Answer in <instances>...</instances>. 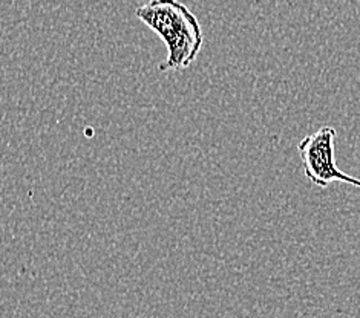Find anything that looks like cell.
<instances>
[{
    "label": "cell",
    "instance_id": "1",
    "mask_svg": "<svg viewBox=\"0 0 360 318\" xmlns=\"http://www.w3.org/2000/svg\"><path fill=\"white\" fill-rule=\"evenodd\" d=\"M135 15L165 41L167 57L160 72L186 69L202 48V29L196 15L178 0H152L135 10Z\"/></svg>",
    "mask_w": 360,
    "mask_h": 318
},
{
    "label": "cell",
    "instance_id": "2",
    "mask_svg": "<svg viewBox=\"0 0 360 318\" xmlns=\"http://www.w3.org/2000/svg\"><path fill=\"white\" fill-rule=\"evenodd\" d=\"M334 140H336V128L322 126L299 143L297 152L301 154L304 173L308 180L322 188L334 183L356 185L357 178L347 175L336 164Z\"/></svg>",
    "mask_w": 360,
    "mask_h": 318
},
{
    "label": "cell",
    "instance_id": "3",
    "mask_svg": "<svg viewBox=\"0 0 360 318\" xmlns=\"http://www.w3.org/2000/svg\"><path fill=\"white\" fill-rule=\"evenodd\" d=\"M356 187H359V188H360V179H357V183H356Z\"/></svg>",
    "mask_w": 360,
    "mask_h": 318
}]
</instances>
